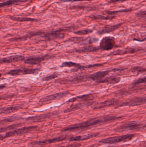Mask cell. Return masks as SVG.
Instances as JSON below:
<instances>
[{"instance_id": "2e32d148", "label": "cell", "mask_w": 146, "mask_h": 147, "mask_svg": "<svg viewBox=\"0 0 146 147\" xmlns=\"http://www.w3.org/2000/svg\"><path fill=\"white\" fill-rule=\"evenodd\" d=\"M94 96L92 94H85L82 96H79L73 98L68 101V102H73L80 100L83 102H90L94 99Z\"/></svg>"}, {"instance_id": "d6a6232c", "label": "cell", "mask_w": 146, "mask_h": 147, "mask_svg": "<svg viewBox=\"0 0 146 147\" xmlns=\"http://www.w3.org/2000/svg\"><path fill=\"white\" fill-rule=\"evenodd\" d=\"M58 75L55 73L53 74H51V75H49V76H46V77H43L42 78V80L43 81H49V80H51L54 79L55 78H57Z\"/></svg>"}, {"instance_id": "7a4b0ae2", "label": "cell", "mask_w": 146, "mask_h": 147, "mask_svg": "<svg viewBox=\"0 0 146 147\" xmlns=\"http://www.w3.org/2000/svg\"><path fill=\"white\" fill-rule=\"evenodd\" d=\"M135 136V134H129L124 135L120 136L110 137V138L104 139L101 140L99 142L105 144H113L120 143L121 142H127L130 141L133 139Z\"/></svg>"}, {"instance_id": "4dcf8cb0", "label": "cell", "mask_w": 146, "mask_h": 147, "mask_svg": "<svg viewBox=\"0 0 146 147\" xmlns=\"http://www.w3.org/2000/svg\"><path fill=\"white\" fill-rule=\"evenodd\" d=\"M20 118V117H19L15 116L9 117H7V118H6V119L1 120V123L2 122H12L17 121V120L19 119Z\"/></svg>"}, {"instance_id": "60d3db41", "label": "cell", "mask_w": 146, "mask_h": 147, "mask_svg": "<svg viewBox=\"0 0 146 147\" xmlns=\"http://www.w3.org/2000/svg\"><path fill=\"white\" fill-rule=\"evenodd\" d=\"M135 40H137V41H140V42H144V41H146V36L144 38L142 39H135Z\"/></svg>"}, {"instance_id": "7bdbcfd3", "label": "cell", "mask_w": 146, "mask_h": 147, "mask_svg": "<svg viewBox=\"0 0 146 147\" xmlns=\"http://www.w3.org/2000/svg\"><path fill=\"white\" fill-rule=\"evenodd\" d=\"M145 146H146V143H145Z\"/></svg>"}, {"instance_id": "30bf717a", "label": "cell", "mask_w": 146, "mask_h": 147, "mask_svg": "<svg viewBox=\"0 0 146 147\" xmlns=\"http://www.w3.org/2000/svg\"><path fill=\"white\" fill-rule=\"evenodd\" d=\"M25 58L20 55H14L7 57L3 58L1 60V63H13L25 61Z\"/></svg>"}, {"instance_id": "9a60e30c", "label": "cell", "mask_w": 146, "mask_h": 147, "mask_svg": "<svg viewBox=\"0 0 146 147\" xmlns=\"http://www.w3.org/2000/svg\"><path fill=\"white\" fill-rule=\"evenodd\" d=\"M66 138H67V137L66 136H60V137L49 139V140H45L34 142H33L32 144L35 145H47V144H51V143H56V142L63 141L66 140Z\"/></svg>"}, {"instance_id": "f1b7e54d", "label": "cell", "mask_w": 146, "mask_h": 147, "mask_svg": "<svg viewBox=\"0 0 146 147\" xmlns=\"http://www.w3.org/2000/svg\"><path fill=\"white\" fill-rule=\"evenodd\" d=\"M99 135V133H94V134H88L85 135L81 136V141L86 140L92 138L97 137Z\"/></svg>"}, {"instance_id": "5bb4252c", "label": "cell", "mask_w": 146, "mask_h": 147, "mask_svg": "<svg viewBox=\"0 0 146 147\" xmlns=\"http://www.w3.org/2000/svg\"><path fill=\"white\" fill-rule=\"evenodd\" d=\"M93 103V102H87L79 103L70 106V107L66 109L64 111V113H68V112H72L75 111L79 109H81L84 107H88L92 105Z\"/></svg>"}, {"instance_id": "4316f807", "label": "cell", "mask_w": 146, "mask_h": 147, "mask_svg": "<svg viewBox=\"0 0 146 147\" xmlns=\"http://www.w3.org/2000/svg\"><path fill=\"white\" fill-rule=\"evenodd\" d=\"M11 19L13 20L20 22H37L38 21L37 19L28 18V17H11Z\"/></svg>"}, {"instance_id": "7c38bea8", "label": "cell", "mask_w": 146, "mask_h": 147, "mask_svg": "<svg viewBox=\"0 0 146 147\" xmlns=\"http://www.w3.org/2000/svg\"><path fill=\"white\" fill-rule=\"evenodd\" d=\"M50 56H45L41 57H30L25 59L24 63L27 64L37 65L41 63L46 59L50 58Z\"/></svg>"}, {"instance_id": "74e56055", "label": "cell", "mask_w": 146, "mask_h": 147, "mask_svg": "<svg viewBox=\"0 0 146 147\" xmlns=\"http://www.w3.org/2000/svg\"><path fill=\"white\" fill-rule=\"evenodd\" d=\"M130 1V0H111L109 1V3H115L117 2H124L126 1Z\"/></svg>"}, {"instance_id": "e0dca14e", "label": "cell", "mask_w": 146, "mask_h": 147, "mask_svg": "<svg viewBox=\"0 0 146 147\" xmlns=\"http://www.w3.org/2000/svg\"><path fill=\"white\" fill-rule=\"evenodd\" d=\"M139 51L136 48H132V47H127L123 49H119L117 51L113 52L111 53V55H121L124 54H128V53H135Z\"/></svg>"}, {"instance_id": "ee69618b", "label": "cell", "mask_w": 146, "mask_h": 147, "mask_svg": "<svg viewBox=\"0 0 146 147\" xmlns=\"http://www.w3.org/2000/svg\"><path fill=\"white\" fill-rule=\"evenodd\" d=\"M145 127H146V125H145Z\"/></svg>"}, {"instance_id": "ab89813d", "label": "cell", "mask_w": 146, "mask_h": 147, "mask_svg": "<svg viewBox=\"0 0 146 147\" xmlns=\"http://www.w3.org/2000/svg\"><path fill=\"white\" fill-rule=\"evenodd\" d=\"M92 1V0H66V1Z\"/></svg>"}, {"instance_id": "ffe728a7", "label": "cell", "mask_w": 146, "mask_h": 147, "mask_svg": "<svg viewBox=\"0 0 146 147\" xmlns=\"http://www.w3.org/2000/svg\"><path fill=\"white\" fill-rule=\"evenodd\" d=\"M67 41L81 45H87L90 43V39L88 38H84L82 37H74L69 38Z\"/></svg>"}, {"instance_id": "5b68a950", "label": "cell", "mask_w": 146, "mask_h": 147, "mask_svg": "<svg viewBox=\"0 0 146 147\" xmlns=\"http://www.w3.org/2000/svg\"><path fill=\"white\" fill-rule=\"evenodd\" d=\"M40 71L39 69H23L12 70L7 72V74L11 76H18V75H26V74H34Z\"/></svg>"}, {"instance_id": "7402d4cb", "label": "cell", "mask_w": 146, "mask_h": 147, "mask_svg": "<svg viewBox=\"0 0 146 147\" xmlns=\"http://www.w3.org/2000/svg\"><path fill=\"white\" fill-rule=\"evenodd\" d=\"M21 107L19 106H10V107L1 108L0 113L2 114H9L16 112L21 109Z\"/></svg>"}, {"instance_id": "9c48e42d", "label": "cell", "mask_w": 146, "mask_h": 147, "mask_svg": "<svg viewBox=\"0 0 146 147\" xmlns=\"http://www.w3.org/2000/svg\"><path fill=\"white\" fill-rule=\"evenodd\" d=\"M42 35H43L42 37L45 38V39L47 40L62 39L64 38L65 37V34H64L57 31L53 32L47 33H44Z\"/></svg>"}, {"instance_id": "cb8c5ba5", "label": "cell", "mask_w": 146, "mask_h": 147, "mask_svg": "<svg viewBox=\"0 0 146 147\" xmlns=\"http://www.w3.org/2000/svg\"><path fill=\"white\" fill-rule=\"evenodd\" d=\"M99 49L98 47L92 46H86L82 48H79L75 50V52L79 53H85L92 52L96 51Z\"/></svg>"}, {"instance_id": "b9f144b4", "label": "cell", "mask_w": 146, "mask_h": 147, "mask_svg": "<svg viewBox=\"0 0 146 147\" xmlns=\"http://www.w3.org/2000/svg\"><path fill=\"white\" fill-rule=\"evenodd\" d=\"M5 85L4 84H1V86H0V87H1V90L2 89H3V88H5Z\"/></svg>"}, {"instance_id": "83f0119b", "label": "cell", "mask_w": 146, "mask_h": 147, "mask_svg": "<svg viewBox=\"0 0 146 147\" xmlns=\"http://www.w3.org/2000/svg\"><path fill=\"white\" fill-rule=\"evenodd\" d=\"M22 125V124H21V123H17V124L10 125V126H8V127H1V133H3V132H6L7 130H12V129H15L18 127H20Z\"/></svg>"}, {"instance_id": "3957f363", "label": "cell", "mask_w": 146, "mask_h": 147, "mask_svg": "<svg viewBox=\"0 0 146 147\" xmlns=\"http://www.w3.org/2000/svg\"><path fill=\"white\" fill-rule=\"evenodd\" d=\"M37 126H32L27 127H24L18 129L16 130L9 131L6 133L4 136H1V140L2 141L7 138L16 135H20L30 133L37 129Z\"/></svg>"}, {"instance_id": "6da1fadb", "label": "cell", "mask_w": 146, "mask_h": 147, "mask_svg": "<svg viewBox=\"0 0 146 147\" xmlns=\"http://www.w3.org/2000/svg\"><path fill=\"white\" fill-rule=\"evenodd\" d=\"M121 118L122 117H117L116 116H106L98 118H93L86 121L83 122L81 123L70 125L63 129L62 131L65 132V131H73V130H78V129H84L90 127H93L98 124L117 121Z\"/></svg>"}, {"instance_id": "8992f818", "label": "cell", "mask_w": 146, "mask_h": 147, "mask_svg": "<svg viewBox=\"0 0 146 147\" xmlns=\"http://www.w3.org/2000/svg\"><path fill=\"white\" fill-rule=\"evenodd\" d=\"M146 104V96L135 98L123 102L120 105V107L123 106H135L142 105Z\"/></svg>"}, {"instance_id": "ac0fdd59", "label": "cell", "mask_w": 146, "mask_h": 147, "mask_svg": "<svg viewBox=\"0 0 146 147\" xmlns=\"http://www.w3.org/2000/svg\"><path fill=\"white\" fill-rule=\"evenodd\" d=\"M117 100L115 99H110L107 101H104L101 102L95 105L93 108L95 109H102L105 107H109V106L114 105H115L117 102Z\"/></svg>"}, {"instance_id": "d4e9b609", "label": "cell", "mask_w": 146, "mask_h": 147, "mask_svg": "<svg viewBox=\"0 0 146 147\" xmlns=\"http://www.w3.org/2000/svg\"><path fill=\"white\" fill-rule=\"evenodd\" d=\"M91 19L95 20H112L115 19L116 17L115 16L111 15L108 16H104L100 15H91L90 16Z\"/></svg>"}, {"instance_id": "836d02e7", "label": "cell", "mask_w": 146, "mask_h": 147, "mask_svg": "<svg viewBox=\"0 0 146 147\" xmlns=\"http://www.w3.org/2000/svg\"><path fill=\"white\" fill-rule=\"evenodd\" d=\"M144 83H146V77L145 78H141L137 80L133 83V85H137L141 84H144Z\"/></svg>"}, {"instance_id": "d590c367", "label": "cell", "mask_w": 146, "mask_h": 147, "mask_svg": "<svg viewBox=\"0 0 146 147\" xmlns=\"http://www.w3.org/2000/svg\"><path fill=\"white\" fill-rule=\"evenodd\" d=\"M69 142H77L81 141V136L71 137L69 139Z\"/></svg>"}, {"instance_id": "603a6c76", "label": "cell", "mask_w": 146, "mask_h": 147, "mask_svg": "<svg viewBox=\"0 0 146 147\" xmlns=\"http://www.w3.org/2000/svg\"><path fill=\"white\" fill-rule=\"evenodd\" d=\"M60 67L62 68L63 67H74L78 69H82L86 68V66H82L80 64L74 63L72 62H63L61 65Z\"/></svg>"}, {"instance_id": "484cf974", "label": "cell", "mask_w": 146, "mask_h": 147, "mask_svg": "<svg viewBox=\"0 0 146 147\" xmlns=\"http://www.w3.org/2000/svg\"><path fill=\"white\" fill-rule=\"evenodd\" d=\"M27 0H9L7 1L1 3V7H5V6H9L10 5H13V4H16V3H19L25 2L27 1Z\"/></svg>"}, {"instance_id": "44dd1931", "label": "cell", "mask_w": 146, "mask_h": 147, "mask_svg": "<svg viewBox=\"0 0 146 147\" xmlns=\"http://www.w3.org/2000/svg\"><path fill=\"white\" fill-rule=\"evenodd\" d=\"M121 25L122 23H120L114 26H107L104 27L98 32V33L100 35H102L104 34L109 33L111 32H114V31L119 28Z\"/></svg>"}, {"instance_id": "f546056e", "label": "cell", "mask_w": 146, "mask_h": 147, "mask_svg": "<svg viewBox=\"0 0 146 147\" xmlns=\"http://www.w3.org/2000/svg\"><path fill=\"white\" fill-rule=\"evenodd\" d=\"M132 10V9H121L120 10H117V11H106V13L110 15H114L118 13H127V12H129Z\"/></svg>"}, {"instance_id": "8d00e7d4", "label": "cell", "mask_w": 146, "mask_h": 147, "mask_svg": "<svg viewBox=\"0 0 146 147\" xmlns=\"http://www.w3.org/2000/svg\"><path fill=\"white\" fill-rule=\"evenodd\" d=\"M81 146V144L80 143H75L70 145H67L66 146H61L58 147H79Z\"/></svg>"}, {"instance_id": "f35d334b", "label": "cell", "mask_w": 146, "mask_h": 147, "mask_svg": "<svg viewBox=\"0 0 146 147\" xmlns=\"http://www.w3.org/2000/svg\"><path fill=\"white\" fill-rule=\"evenodd\" d=\"M137 71L138 72H145L146 71V69H140L139 68H135V71Z\"/></svg>"}, {"instance_id": "ba28073f", "label": "cell", "mask_w": 146, "mask_h": 147, "mask_svg": "<svg viewBox=\"0 0 146 147\" xmlns=\"http://www.w3.org/2000/svg\"><path fill=\"white\" fill-rule=\"evenodd\" d=\"M69 94V92L68 91L63 92H59L56 93L53 95H49L39 100L40 102H48V101H52V100H57V99H61L64 97L68 95Z\"/></svg>"}, {"instance_id": "e575fe53", "label": "cell", "mask_w": 146, "mask_h": 147, "mask_svg": "<svg viewBox=\"0 0 146 147\" xmlns=\"http://www.w3.org/2000/svg\"><path fill=\"white\" fill-rule=\"evenodd\" d=\"M136 16L139 17H146V10H141L136 13Z\"/></svg>"}, {"instance_id": "d6986e66", "label": "cell", "mask_w": 146, "mask_h": 147, "mask_svg": "<svg viewBox=\"0 0 146 147\" xmlns=\"http://www.w3.org/2000/svg\"><path fill=\"white\" fill-rule=\"evenodd\" d=\"M121 78L119 77L111 76L99 81L98 83H106L108 84H116L121 81Z\"/></svg>"}, {"instance_id": "8fae6325", "label": "cell", "mask_w": 146, "mask_h": 147, "mask_svg": "<svg viewBox=\"0 0 146 147\" xmlns=\"http://www.w3.org/2000/svg\"><path fill=\"white\" fill-rule=\"evenodd\" d=\"M54 114L52 113H46L39 115L27 118V121H31L33 122H39L43 121L51 117V116L54 115Z\"/></svg>"}, {"instance_id": "4fadbf2b", "label": "cell", "mask_w": 146, "mask_h": 147, "mask_svg": "<svg viewBox=\"0 0 146 147\" xmlns=\"http://www.w3.org/2000/svg\"><path fill=\"white\" fill-rule=\"evenodd\" d=\"M110 72V71L108 70L98 71L89 75L88 78L98 83L99 81L103 79V78L108 75Z\"/></svg>"}, {"instance_id": "52a82bcc", "label": "cell", "mask_w": 146, "mask_h": 147, "mask_svg": "<svg viewBox=\"0 0 146 147\" xmlns=\"http://www.w3.org/2000/svg\"><path fill=\"white\" fill-rule=\"evenodd\" d=\"M141 127V125L139 123L135 122H131L118 127L116 129L115 131L121 132L127 130H139Z\"/></svg>"}, {"instance_id": "1f68e13d", "label": "cell", "mask_w": 146, "mask_h": 147, "mask_svg": "<svg viewBox=\"0 0 146 147\" xmlns=\"http://www.w3.org/2000/svg\"><path fill=\"white\" fill-rule=\"evenodd\" d=\"M93 32L92 30L91 29H85V30H80V31H77L74 33L75 34L77 35H86L89 34Z\"/></svg>"}, {"instance_id": "277c9868", "label": "cell", "mask_w": 146, "mask_h": 147, "mask_svg": "<svg viewBox=\"0 0 146 147\" xmlns=\"http://www.w3.org/2000/svg\"><path fill=\"white\" fill-rule=\"evenodd\" d=\"M115 38L111 36H106L103 38L99 44V48L104 51H110L115 47Z\"/></svg>"}]
</instances>
